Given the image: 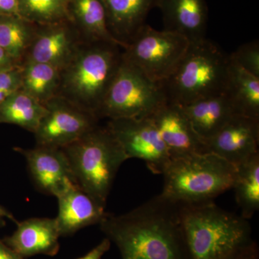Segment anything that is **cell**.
<instances>
[{"label":"cell","mask_w":259,"mask_h":259,"mask_svg":"<svg viewBox=\"0 0 259 259\" xmlns=\"http://www.w3.org/2000/svg\"><path fill=\"white\" fill-rule=\"evenodd\" d=\"M180 204L161 194L125 214H107L100 229L122 259H189L179 217Z\"/></svg>","instance_id":"6da1fadb"},{"label":"cell","mask_w":259,"mask_h":259,"mask_svg":"<svg viewBox=\"0 0 259 259\" xmlns=\"http://www.w3.org/2000/svg\"><path fill=\"white\" fill-rule=\"evenodd\" d=\"M179 217L189 259H229L253 241L247 220L212 201L180 204Z\"/></svg>","instance_id":"7a4b0ae2"},{"label":"cell","mask_w":259,"mask_h":259,"mask_svg":"<svg viewBox=\"0 0 259 259\" xmlns=\"http://www.w3.org/2000/svg\"><path fill=\"white\" fill-rule=\"evenodd\" d=\"M120 46L83 41L61 70L59 96L97 116L122 61Z\"/></svg>","instance_id":"3957f363"},{"label":"cell","mask_w":259,"mask_h":259,"mask_svg":"<svg viewBox=\"0 0 259 259\" xmlns=\"http://www.w3.org/2000/svg\"><path fill=\"white\" fill-rule=\"evenodd\" d=\"M62 149L75 184L106 207L117 171L128 159L115 136L107 126L97 125Z\"/></svg>","instance_id":"277c9868"},{"label":"cell","mask_w":259,"mask_h":259,"mask_svg":"<svg viewBox=\"0 0 259 259\" xmlns=\"http://www.w3.org/2000/svg\"><path fill=\"white\" fill-rule=\"evenodd\" d=\"M237 167L212 153L171 159L163 171L161 194L178 204L209 202L231 190Z\"/></svg>","instance_id":"5b68a950"},{"label":"cell","mask_w":259,"mask_h":259,"mask_svg":"<svg viewBox=\"0 0 259 259\" xmlns=\"http://www.w3.org/2000/svg\"><path fill=\"white\" fill-rule=\"evenodd\" d=\"M229 56L207 39L190 42L173 73L161 82L167 99L180 105L225 93Z\"/></svg>","instance_id":"8992f818"},{"label":"cell","mask_w":259,"mask_h":259,"mask_svg":"<svg viewBox=\"0 0 259 259\" xmlns=\"http://www.w3.org/2000/svg\"><path fill=\"white\" fill-rule=\"evenodd\" d=\"M167 99L161 83L150 79L122 59L101 105L99 119L144 118L149 117Z\"/></svg>","instance_id":"52a82bcc"},{"label":"cell","mask_w":259,"mask_h":259,"mask_svg":"<svg viewBox=\"0 0 259 259\" xmlns=\"http://www.w3.org/2000/svg\"><path fill=\"white\" fill-rule=\"evenodd\" d=\"M189 45L182 35L145 24L123 49L122 56L150 79L161 83L176 69Z\"/></svg>","instance_id":"ba28073f"},{"label":"cell","mask_w":259,"mask_h":259,"mask_svg":"<svg viewBox=\"0 0 259 259\" xmlns=\"http://www.w3.org/2000/svg\"><path fill=\"white\" fill-rule=\"evenodd\" d=\"M46 112L35 132V145L62 148L96 127L100 119L64 97L44 104Z\"/></svg>","instance_id":"9c48e42d"},{"label":"cell","mask_w":259,"mask_h":259,"mask_svg":"<svg viewBox=\"0 0 259 259\" xmlns=\"http://www.w3.org/2000/svg\"><path fill=\"white\" fill-rule=\"evenodd\" d=\"M107 127L128 159L143 160L153 174H163L171 157L157 128L149 117L114 119L109 121Z\"/></svg>","instance_id":"30bf717a"},{"label":"cell","mask_w":259,"mask_h":259,"mask_svg":"<svg viewBox=\"0 0 259 259\" xmlns=\"http://www.w3.org/2000/svg\"><path fill=\"white\" fill-rule=\"evenodd\" d=\"M26 161L29 175L37 190L57 197L71 184H75L69 162L62 148L37 146L15 148Z\"/></svg>","instance_id":"8fae6325"},{"label":"cell","mask_w":259,"mask_h":259,"mask_svg":"<svg viewBox=\"0 0 259 259\" xmlns=\"http://www.w3.org/2000/svg\"><path fill=\"white\" fill-rule=\"evenodd\" d=\"M259 120L235 115L204 142L205 153H212L237 166L258 151Z\"/></svg>","instance_id":"7c38bea8"},{"label":"cell","mask_w":259,"mask_h":259,"mask_svg":"<svg viewBox=\"0 0 259 259\" xmlns=\"http://www.w3.org/2000/svg\"><path fill=\"white\" fill-rule=\"evenodd\" d=\"M148 117L157 128L171 159L205 153L203 141L179 104L167 100Z\"/></svg>","instance_id":"4fadbf2b"},{"label":"cell","mask_w":259,"mask_h":259,"mask_svg":"<svg viewBox=\"0 0 259 259\" xmlns=\"http://www.w3.org/2000/svg\"><path fill=\"white\" fill-rule=\"evenodd\" d=\"M56 198L58 214L55 218L61 237L71 236L87 227L100 225L108 214L105 206L74 183L66 187Z\"/></svg>","instance_id":"5bb4252c"},{"label":"cell","mask_w":259,"mask_h":259,"mask_svg":"<svg viewBox=\"0 0 259 259\" xmlns=\"http://www.w3.org/2000/svg\"><path fill=\"white\" fill-rule=\"evenodd\" d=\"M60 23L44 25L46 28L35 31L24 62L44 63L61 70L69 63L84 40Z\"/></svg>","instance_id":"9a60e30c"},{"label":"cell","mask_w":259,"mask_h":259,"mask_svg":"<svg viewBox=\"0 0 259 259\" xmlns=\"http://www.w3.org/2000/svg\"><path fill=\"white\" fill-rule=\"evenodd\" d=\"M16 223L14 233L3 241L10 248L24 258L57 254L61 236L56 218H32Z\"/></svg>","instance_id":"2e32d148"},{"label":"cell","mask_w":259,"mask_h":259,"mask_svg":"<svg viewBox=\"0 0 259 259\" xmlns=\"http://www.w3.org/2000/svg\"><path fill=\"white\" fill-rule=\"evenodd\" d=\"M163 30L175 32L190 42L205 38L208 9L206 0H157Z\"/></svg>","instance_id":"e0dca14e"},{"label":"cell","mask_w":259,"mask_h":259,"mask_svg":"<svg viewBox=\"0 0 259 259\" xmlns=\"http://www.w3.org/2000/svg\"><path fill=\"white\" fill-rule=\"evenodd\" d=\"M106 9L109 29L125 49L145 25L150 10L157 0H102Z\"/></svg>","instance_id":"ac0fdd59"},{"label":"cell","mask_w":259,"mask_h":259,"mask_svg":"<svg viewBox=\"0 0 259 259\" xmlns=\"http://www.w3.org/2000/svg\"><path fill=\"white\" fill-rule=\"evenodd\" d=\"M181 106L204 144L237 115L225 93Z\"/></svg>","instance_id":"d6986e66"},{"label":"cell","mask_w":259,"mask_h":259,"mask_svg":"<svg viewBox=\"0 0 259 259\" xmlns=\"http://www.w3.org/2000/svg\"><path fill=\"white\" fill-rule=\"evenodd\" d=\"M229 61L225 95L237 115L259 120V77Z\"/></svg>","instance_id":"ffe728a7"},{"label":"cell","mask_w":259,"mask_h":259,"mask_svg":"<svg viewBox=\"0 0 259 259\" xmlns=\"http://www.w3.org/2000/svg\"><path fill=\"white\" fill-rule=\"evenodd\" d=\"M45 112L44 104L19 90L0 103V124L17 125L34 134Z\"/></svg>","instance_id":"44dd1931"},{"label":"cell","mask_w":259,"mask_h":259,"mask_svg":"<svg viewBox=\"0 0 259 259\" xmlns=\"http://www.w3.org/2000/svg\"><path fill=\"white\" fill-rule=\"evenodd\" d=\"M72 11L87 42H105L123 46L112 35L102 0H73Z\"/></svg>","instance_id":"7402d4cb"},{"label":"cell","mask_w":259,"mask_h":259,"mask_svg":"<svg viewBox=\"0 0 259 259\" xmlns=\"http://www.w3.org/2000/svg\"><path fill=\"white\" fill-rule=\"evenodd\" d=\"M61 69L44 63L25 61L22 64L21 90L45 104L59 95Z\"/></svg>","instance_id":"603a6c76"},{"label":"cell","mask_w":259,"mask_h":259,"mask_svg":"<svg viewBox=\"0 0 259 259\" xmlns=\"http://www.w3.org/2000/svg\"><path fill=\"white\" fill-rule=\"evenodd\" d=\"M233 189L241 217L250 220L259 209V153L237 166Z\"/></svg>","instance_id":"cb8c5ba5"},{"label":"cell","mask_w":259,"mask_h":259,"mask_svg":"<svg viewBox=\"0 0 259 259\" xmlns=\"http://www.w3.org/2000/svg\"><path fill=\"white\" fill-rule=\"evenodd\" d=\"M0 47L22 65L35 36L27 20L17 15H1ZM30 23V22H29Z\"/></svg>","instance_id":"d4e9b609"},{"label":"cell","mask_w":259,"mask_h":259,"mask_svg":"<svg viewBox=\"0 0 259 259\" xmlns=\"http://www.w3.org/2000/svg\"><path fill=\"white\" fill-rule=\"evenodd\" d=\"M68 0H19V17L30 23L49 25L68 17Z\"/></svg>","instance_id":"484cf974"},{"label":"cell","mask_w":259,"mask_h":259,"mask_svg":"<svg viewBox=\"0 0 259 259\" xmlns=\"http://www.w3.org/2000/svg\"><path fill=\"white\" fill-rule=\"evenodd\" d=\"M230 60L259 77V42L258 40L241 46L229 56Z\"/></svg>","instance_id":"4316f807"},{"label":"cell","mask_w":259,"mask_h":259,"mask_svg":"<svg viewBox=\"0 0 259 259\" xmlns=\"http://www.w3.org/2000/svg\"><path fill=\"white\" fill-rule=\"evenodd\" d=\"M22 65L0 71V103L21 88Z\"/></svg>","instance_id":"83f0119b"},{"label":"cell","mask_w":259,"mask_h":259,"mask_svg":"<svg viewBox=\"0 0 259 259\" xmlns=\"http://www.w3.org/2000/svg\"><path fill=\"white\" fill-rule=\"evenodd\" d=\"M111 242L105 238L97 246L90 250L86 255L78 259H102V256L110 249Z\"/></svg>","instance_id":"f1b7e54d"},{"label":"cell","mask_w":259,"mask_h":259,"mask_svg":"<svg viewBox=\"0 0 259 259\" xmlns=\"http://www.w3.org/2000/svg\"><path fill=\"white\" fill-rule=\"evenodd\" d=\"M229 259H259L258 245L252 241Z\"/></svg>","instance_id":"f546056e"},{"label":"cell","mask_w":259,"mask_h":259,"mask_svg":"<svg viewBox=\"0 0 259 259\" xmlns=\"http://www.w3.org/2000/svg\"><path fill=\"white\" fill-rule=\"evenodd\" d=\"M0 15L19 16V0H0Z\"/></svg>","instance_id":"4dcf8cb0"},{"label":"cell","mask_w":259,"mask_h":259,"mask_svg":"<svg viewBox=\"0 0 259 259\" xmlns=\"http://www.w3.org/2000/svg\"><path fill=\"white\" fill-rule=\"evenodd\" d=\"M16 66H20V64L0 47V71L9 69Z\"/></svg>","instance_id":"1f68e13d"},{"label":"cell","mask_w":259,"mask_h":259,"mask_svg":"<svg viewBox=\"0 0 259 259\" xmlns=\"http://www.w3.org/2000/svg\"><path fill=\"white\" fill-rule=\"evenodd\" d=\"M0 259H25L0 240Z\"/></svg>","instance_id":"d6a6232c"},{"label":"cell","mask_w":259,"mask_h":259,"mask_svg":"<svg viewBox=\"0 0 259 259\" xmlns=\"http://www.w3.org/2000/svg\"><path fill=\"white\" fill-rule=\"evenodd\" d=\"M5 219L10 220L15 223L18 222L12 212L0 204V224H4Z\"/></svg>","instance_id":"836d02e7"}]
</instances>
